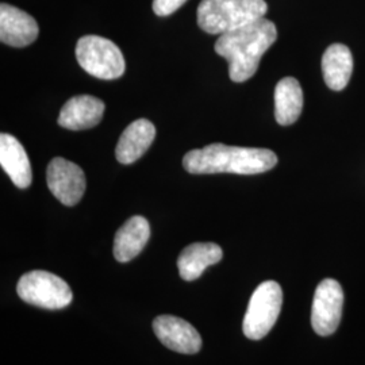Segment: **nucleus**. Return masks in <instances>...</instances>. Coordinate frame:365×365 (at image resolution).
<instances>
[{"instance_id":"nucleus-17","label":"nucleus","mask_w":365,"mask_h":365,"mask_svg":"<svg viewBox=\"0 0 365 365\" xmlns=\"http://www.w3.org/2000/svg\"><path fill=\"white\" fill-rule=\"evenodd\" d=\"M303 108V91L294 78H282L274 88V118L279 125L288 126L299 119Z\"/></svg>"},{"instance_id":"nucleus-12","label":"nucleus","mask_w":365,"mask_h":365,"mask_svg":"<svg viewBox=\"0 0 365 365\" xmlns=\"http://www.w3.org/2000/svg\"><path fill=\"white\" fill-rule=\"evenodd\" d=\"M156 137V128L148 119H137L122 133L115 156L120 164H131L144 156Z\"/></svg>"},{"instance_id":"nucleus-3","label":"nucleus","mask_w":365,"mask_h":365,"mask_svg":"<svg viewBox=\"0 0 365 365\" xmlns=\"http://www.w3.org/2000/svg\"><path fill=\"white\" fill-rule=\"evenodd\" d=\"M265 0H202L197 7V25L209 34H226L264 18Z\"/></svg>"},{"instance_id":"nucleus-8","label":"nucleus","mask_w":365,"mask_h":365,"mask_svg":"<svg viewBox=\"0 0 365 365\" xmlns=\"http://www.w3.org/2000/svg\"><path fill=\"white\" fill-rule=\"evenodd\" d=\"M46 182L53 195L66 206L78 205L86 191L84 172L63 157H56L49 163Z\"/></svg>"},{"instance_id":"nucleus-11","label":"nucleus","mask_w":365,"mask_h":365,"mask_svg":"<svg viewBox=\"0 0 365 365\" xmlns=\"http://www.w3.org/2000/svg\"><path fill=\"white\" fill-rule=\"evenodd\" d=\"M105 114V103L91 95L73 96L60 111L58 125L69 130H86L96 126Z\"/></svg>"},{"instance_id":"nucleus-4","label":"nucleus","mask_w":365,"mask_h":365,"mask_svg":"<svg viewBox=\"0 0 365 365\" xmlns=\"http://www.w3.org/2000/svg\"><path fill=\"white\" fill-rule=\"evenodd\" d=\"M76 58L87 73L101 80L119 78L126 69L120 49L113 41L99 36H84L78 39Z\"/></svg>"},{"instance_id":"nucleus-14","label":"nucleus","mask_w":365,"mask_h":365,"mask_svg":"<svg viewBox=\"0 0 365 365\" xmlns=\"http://www.w3.org/2000/svg\"><path fill=\"white\" fill-rule=\"evenodd\" d=\"M150 237V226L144 217L135 215L125 222L114 240V256L119 262H128L137 257Z\"/></svg>"},{"instance_id":"nucleus-2","label":"nucleus","mask_w":365,"mask_h":365,"mask_svg":"<svg viewBox=\"0 0 365 365\" xmlns=\"http://www.w3.org/2000/svg\"><path fill=\"white\" fill-rule=\"evenodd\" d=\"M277 156L269 149L211 144L188 152L182 158L184 170L194 175L235 173L259 175L274 168Z\"/></svg>"},{"instance_id":"nucleus-16","label":"nucleus","mask_w":365,"mask_h":365,"mask_svg":"<svg viewBox=\"0 0 365 365\" xmlns=\"http://www.w3.org/2000/svg\"><path fill=\"white\" fill-rule=\"evenodd\" d=\"M322 72L330 90L342 91L353 72V56L349 48L342 43L330 45L322 57Z\"/></svg>"},{"instance_id":"nucleus-9","label":"nucleus","mask_w":365,"mask_h":365,"mask_svg":"<svg viewBox=\"0 0 365 365\" xmlns=\"http://www.w3.org/2000/svg\"><path fill=\"white\" fill-rule=\"evenodd\" d=\"M157 339L170 351L195 354L202 348V339L195 327L182 318L172 315L157 317L153 322Z\"/></svg>"},{"instance_id":"nucleus-10","label":"nucleus","mask_w":365,"mask_h":365,"mask_svg":"<svg viewBox=\"0 0 365 365\" xmlns=\"http://www.w3.org/2000/svg\"><path fill=\"white\" fill-rule=\"evenodd\" d=\"M36 19L11 4L0 6V41L13 48H25L38 37Z\"/></svg>"},{"instance_id":"nucleus-7","label":"nucleus","mask_w":365,"mask_h":365,"mask_svg":"<svg viewBox=\"0 0 365 365\" xmlns=\"http://www.w3.org/2000/svg\"><path fill=\"white\" fill-rule=\"evenodd\" d=\"M344 292L339 282L325 279L315 289L312 310V325L318 336L327 337L336 333L342 317Z\"/></svg>"},{"instance_id":"nucleus-5","label":"nucleus","mask_w":365,"mask_h":365,"mask_svg":"<svg viewBox=\"0 0 365 365\" xmlns=\"http://www.w3.org/2000/svg\"><path fill=\"white\" fill-rule=\"evenodd\" d=\"M16 291L24 302L46 310L66 309L73 299L72 289L66 282L46 271H31L24 274Z\"/></svg>"},{"instance_id":"nucleus-6","label":"nucleus","mask_w":365,"mask_h":365,"mask_svg":"<svg viewBox=\"0 0 365 365\" xmlns=\"http://www.w3.org/2000/svg\"><path fill=\"white\" fill-rule=\"evenodd\" d=\"M283 303V291L276 282H264L249 300L242 330L249 339H264L274 327Z\"/></svg>"},{"instance_id":"nucleus-1","label":"nucleus","mask_w":365,"mask_h":365,"mask_svg":"<svg viewBox=\"0 0 365 365\" xmlns=\"http://www.w3.org/2000/svg\"><path fill=\"white\" fill-rule=\"evenodd\" d=\"M277 39L274 22L265 16L247 26L220 36L215 52L229 63V76L235 83H244L255 76L261 57Z\"/></svg>"},{"instance_id":"nucleus-15","label":"nucleus","mask_w":365,"mask_h":365,"mask_svg":"<svg viewBox=\"0 0 365 365\" xmlns=\"http://www.w3.org/2000/svg\"><path fill=\"white\" fill-rule=\"evenodd\" d=\"M222 256L223 252L221 247L212 242H196L188 245L182 250L178 260L179 274L187 282L196 280L210 265L220 262Z\"/></svg>"},{"instance_id":"nucleus-18","label":"nucleus","mask_w":365,"mask_h":365,"mask_svg":"<svg viewBox=\"0 0 365 365\" xmlns=\"http://www.w3.org/2000/svg\"><path fill=\"white\" fill-rule=\"evenodd\" d=\"M187 0H153V11L158 16H168L178 11Z\"/></svg>"},{"instance_id":"nucleus-13","label":"nucleus","mask_w":365,"mask_h":365,"mask_svg":"<svg viewBox=\"0 0 365 365\" xmlns=\"http://www.w3.org/2000/svg\"><path fill=\"white\" fill-rule=\"evenodd\" d=\"M0 164L14 184L25 190L33 180V172L26 150L11 134L0 135Z\"/></svg>"}]
</instances>
